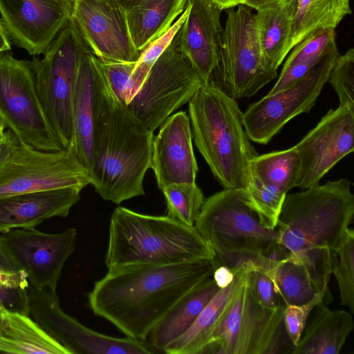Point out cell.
<instances>
[{
  "label": "cell",
  "mask_w": 354,
  "mask_h": 354,
  "mask_svg": "<svg viewBox=\"0 0 354 354\" xmlns=\"http://www.w3.org/2000/svg\"><path fill=\"white\" fill-rule=\"evenodd\" d=\"M160 127L152 140L150 166L159 189L174 183H194L198 165L189 115L183 111L177 112Z\"/></svg>",
  "instance_id": "19"
},
{
  "label": "cell",
  "mask_w": 354,
  "mask_h": 354,
  "mask_svg": "<svg viewBox=\"0 0 354 354\" xmlns=\"http://www.w3.org/2000/svg\"><path fill=\"white\" fill-rule=\"evenodd\" d=\"M337 93L339 106L354 109V49L339 54L327 80Z\"/></svg>",
  "instance_id": "36"
},
{
  "label": "cell",
  "mask_w": 354,
  "mask_h": 354,
  "mask_svg": "<svg viewBox=\"0 0 354 354\" xmlns=\"http://www.w3.org/2000/svg\"><path fill=\"white\" fill-rule=\"evenodd\" d=\"M240 3L257 11L282 0H239Z\"/></svg>",
  "instance_id": "44"
},
{
  "label": "cell",
  "mask_w": 354,
  "mask_h": 354,
  "mask_svg": "<svg viewBox=\"0 0 354 354\" xmlns=\"http://www.w3.org/2000/svg\"><path fill=\"white\" fill-rule=\"evenodd\" d=\"M188 15L180 28L183 51L204 83L212 79L219 59L223 10L212 0H187Z\"/></svg>",
  "instance_id": "20"
},
{
  "label": "cell",
  "mask_w": 354,
  "mask_h": 354,
  "mask_svg": "<svg viewBox=\"0 0 354 354\" xmlns=\"http://www.w3.org/2000/svg\"><path fill=\"white\" fill-rule=\"evenodd\" d=\"M238 1H239V3H240V1H239V0H238ZM240 4H241V3H240Z\"/></svg>",
  "instance_id": "50"
},
{
  "label": "cell",
  "mask_w": 354,
  "mask_h": 354,
  "mask_svg": "<svg viewBox=\"0 0 354 354\" xmlns=\"http://www.w3.org/2000/svg\"><path fill=\"white\" fill-rule=\"evenodd\" d=\"M219 289L211 277L177 301L147 337L156 352H164L169 344L185 333Z\"/></svg>",
  "instance_id": "25"
},
{
  "label": "cell",
  "mask_w": 354,
  "mask_h": 354,
  "mask_svg": "<svg viewBox=\"0 0 354 354\" xmlns=\"http://www.w3.org/2000/svg\"><path fill=\"white\" fill-rule=\"evenodd\" d=\"M285 1H286L287 2L290 3L296 10V7H297L298 0H285Z\"/></svg>",
  "instance_id": "49"
},
{
  "label": "cell",
  "mask_w": 354,
  "mask_h": 354,
  "mask_svg": "<svg viewBox=\"0 0 354 354\" xmlns=\"http://www.w3.org/2000/svg\"><path fill=\"white\" fill-rule=\"evenodd\" d=\"M214 73L213 82L234 100L252 96L277 76L263 64L255 15L245 5L227 11Z\"/></svg>",
  "instance_id": "10"
},
{
  "label": "cell",
  "mask_w": 354,
  "mask_h": 354,
  "mask_svg": "<svg viewBox=\"0 0 354 354\" xmlns=\"http://www.w3.org/2000/svg\"><path fill=\"white\" fill-rule=\"evenodd\" d=\"M71 19L102 62H135L140 53L129 30L126 10L111 0H73Z\"/></svg>",
  "instance_id": "17"
},
{
  "label": "cell",
  "mask_w": 354,
  "mask_h": 354,
  "mask_svg": "<svg viewBox=\"0 0 354 354\" xmlns=\"http://www.w3.org/2000/svg\"><path fill=\"white\" fill-rule=\"evenodd\" d=\"M328 290V287L324 288L304 304L286 306L283 310V325L293 347L298 344L313 309L324 300Z\"/></svg>",
  "instance_id": "37"
},
{
  "label": "cell",
  "mask_w": 354,
  "mask_h": 354,
  "mask_svg": "<svg viewBox=\"0 0 354 354\" xmlns=\"http://www.w3.org/2000/svg\"><path fill=\"white\" fill-rule=\"evenodd\" d=\"M11 50V41L0 20V55Z\"/></svg>",
  "instance_id": "45"
},
{
  "label": "cell",
  "mask_w": 354,
  "mask_h": 354,
  "mask_svg": "<svg viewBox=\"0 0 354 354\" xmlns=\"http://www.w3.org/2000/svg\"><path fill=\"white\" fill-rule=\"evenodd\" d=\"M118 6H121L124 9L127 10L129 7L137 3L140 0H111Z\"/></svg>",
  "instance_id": "47"
},
{
  "label": "cell",
  "mask_w": 354,
  "mask_h": 354,
  "mask_svg": "<svg viewBox=\"0 0 354 354\" xmlns=\"http://www.w3.org/2000/svg\"><path fill=\"white\" fill-rule=\"evenodd\" d=\"M214 259L213 250L195 226L167 216L143 214L123 207H116L111 216L104 259L108 270Z\"/></svg>",
  "instance_id": "6"
},
{
  "label": "cell",
  "mask_w": 354,
  "mask_h": 354,
  "mask_svg": "<svg viewBox=\"0 0 354 354\" xmlns=\"http://www.w3.org/2000/svg\"><path fill=\"white\" fill-rule=\"evenodd\" d=\"M0 115L20 142L44 151L64 149L39 99L31 61L0 55Z\"/></svg>",
  "instance_id": "11"
},
{
  "label": "cell",
  "mask_w": 354,
  "mask_h": 354,
  "mask_svg": "<svg viewBox=\"0 0 354 354\" xmlns=\"http://www.w3.org/2000/svg\"><path fill=\"white\" fill-rule=\"evenodd\" d=\"M27 288H12L0 285V310L6 308L28 315Z\"/></svg>",
  "instance_id": "40"
},
{
  "label": "cell",
  "mask_w": 354,
  "mask_h": 354,
  "mask_svg": "<svg viewBox=\"0 0 354 354\" xmlns=\"http://www.w3.org/2000/svg\"><path fill=\"white\" fill-rule=\"evenodd\" d=\"M331 273L337 281L342 304L354 312V232L348 228L330 252Z\"/></svg>",
  "instance_id": "34"
},
{
  "label": "cell",
  "mask_w": 354,
  "mask_h": 354,
  "mask_svg": "<svg viewBox=\"0 0 354 354\" xmlns=\"http://www.w3.org/2000/svg\"><path fill=\"white\" fill-rule=\"evenodd\" d=\"M351 13L350 0H298L292 19L290 50L317 31L335 29Z\"/></svg>",
  "instance_id": "30"
},
{
  "label": "cell",
  "mask_w": 354,
  "mask_h": 354,
  "mask_svg": "<svg viewBox=\"0 0 354 354\" xmlns=\"http://www.w3.org/2000/svg\"><path fill=\"white\" fill-rule=\"evenodd\" d=\"M223 10L230 9L236 6L239 4L238 0H212Z\"/></svg>",
  "instance_id": "46"
},
{
  "label": "cell",
  "mask_w": 354,
  "mask_h": 354,
  "mask_svg": "<svg viewBox=\"0 0 354 354\" xmlns=\"http://www.w3.org/2000/svg\"><path fill=\"white\" fill-rule=\"evenodd\" d=\"M96 79V56L88 48L83 53L79 62L73 90L72 114L73 149L89 176L94 158Z\"/></svg>",
  "instance_id": "22"
},
{
  "label": "cell",
  "mask_w": 354,
  "mask_h": 354,
  "mask_svg": "<svg viewBox=\"0 0 354 354\" xmlns=\"http://www.w3.org/2000/svg\"><path fill=\"white\" fill-rule=\"evenodd\" d=\"M245 189L249 203L262 225L268 229H275L287 194L252 174H250Z\"/></svg>",
  "instance_id": "35"
},
{
  "label": "cell",
  "mask_w": 354,
  "mask_h": 354,
  "mask_svg": "<svg viewBox=\"0 0 354 354\" xmlns=\"http://www.w3.org/2000/svg\"><path fill=\"white\" fill-rule=\"evenodd\" d=\"M188 102L192 138L216 180L224 189L246 188L250 161L258 154L238 103L212 79Z\"/></svg>",
  "instance_id": "4"
},
{
  "label": "cell",
  "mask_w": 354,
  "mask_h": 354,
  "mask_svg": "<svg viewBox=\"0 0 354 354\" xmlns=\"http://www.w3.org/2000/svg\"><path fill=\"white\" fill-rule=\"evenodd\" d=\"M136 62H102L99 59L100 69L111 91L124 106L127 103L128 85Z\"/></svg>",
  "instance_id": "39"
},
{
  "label": "cell",
  "mask_w": 354,
  "mask_h": 354,
  "mask_svg": "<svg viewBox=\"0 0 354 354\" xmlns=\"http://www.w3.org/2000/svg\"><path fill=\"white\" fill-rule=\"evenodd\" d=\"M165 196L167 216L189 226H194L205 198L194 183H174L161 190Z\"/></svg>",
  "instance_id": "33"
},
{
  "label": "cell",
  "mask_w": 354,
  "mask_h": 354,
  "mask_svg": "<svg viewBox=\"0 0 354 354\" xmlns=\"http://www.w3.org/2000/svg\"><path fill=\"white\" fill-rule=\"evenodd\" d=\"M339 54L338 50H335L292 86L266 95L252 104L243 113V127L250 141L267 144L291 119L308 113L327 82Z\"/></svg>",
  "instance_id": "15"
},
{
  "label": "cell",
  "mask_w": 354,
  "mask_h": 354,
  "mask_svg": "<svg viewBox=\"0 0 354 354\" xmlns=\"http://www.w3.org/2000/svg\"><path fill=\"white\" fill-rule=\"evenodd\" d=\"M203 83L183 51L179 29L124 108L137 124L153 133Z\"/></svg>",
  "instance_id": "8"
},
{
  "label": "cell",
  "mask_w": 354,
  "mask_h": 354,
  "mask_svg": "<svg viewBox=\"0 0 354 354\" xmlns=\"http://www.w3.org/2000/svg\"><path fill=\"white\" fill-rule=\"evenodd\" d=\"M265 271L286 306L304 304L318 292L306 269L290 256L274 263Z\"/></svg>",
  "instance_id": "32"
},
{
  "label": "cell",
  "mask_w": 354,
  "mask_h": 354,
  "mask_svg": "<svg viewBox=\"0 0 354 354\" xmlns=\"http://www.w3.org/2000/svg\"><path fill=\"white\" fill-rule=\"evenodd\" d=\"M91 184L73 147L44 151L19 141L0 165V199L26 193Z\"/></svg>",
  "instance_id": "12"
},
{
  "label": "cell",
  "mask_w": 354,
  "mask_h": 354,
  "mask_svg": "<svg viewBox=\"0 0 354 354\" xmlns=\"http://www.w3.org/2000/svg\"><path fill=\"white\" fill-rule=\"evenodd\" d=\"M249 279L255 297L261 305L269 309L286 307L273 281L263 268L252 264Z\"/></svg>",
  "instance_id": "38"
},
{
  "label": "cell",
  "mask_w": 354,
  "mask_h": 354,
  "mask_svg": "<svg viewBox=\"0 0 354 354\" xmlns=\"http://www.w3.org/2000/svg\"><path fill=\"white\" fill-rule=\"evenodd\" d=\"M18 142L11 130H6L4 138L0 141V165L7 158Z\"/></svg>",
  "instance_id": "43"
},
{
  "label": "cell",
  "mask_w": 354,
  "mask_h": 354,
  "mask_svg": "<svg viewBox=\"0 0 354 354\" xmlns=\"http://www.w3.org/2000/svg\"><path fill=\"white\" fill-rule=\"evenodd\" d=\"M0 285L12 288L26 289L29 286V283L23 272L0 270Z\"/></svg>",
  "instance_id": "41"
},
{
  "label": "cell",
  "mask_w": 354,
  "mask_h": 354,
  "mask_svg": "<svg viewBox=\"0 0 354 354\" xmlns=\"http://www.w3.org/2000/svg\"><path fill=\"white\" fill-rule=\"evenodd\" d=\"M353 215L354 195L346 178L286 195L276 227L279 242L306 269L317 292L328 286L330 252Z\"/></svg>",
  "instance_id": "2"
},
{
  "label": "cell",
  "mask_w": 354,
  "mask_h": 354,
  "mask_svg": "<svg viewBox=\"0 0 354 354\" xmlns=\"http://www.w3.org/2000/svg\"><path fill=\"white\" fill-rule=\"evenodd\" d=\"M194 226L218 264L232 270L250 263L266 269L288 256L277 228L262 225L245 188L224 189L205 199Z\"/></svg>",
  "instance_id": "5"
},
{
  "label": "cell",
  "mask_w": 354,
  "mask_h": 354,
  "mask_svg": "<svg viewBox=\"0 0 354 354\" xmlns=\"http://www.w3.org/2000/svg\"><path fill=\"white\" fill-rule=\"evenodd\" d=\"M246 265L235 270L232 282L216 294L199 314L189 329L164 350L167 354H203L212 343L221 322L232 304Z\"/></svg>",
  "instance_id": "23"
},
{
  "label": "cell",
  "mask_w": 354,
  "mask_h": 354,
  "mask_svg": "<svg viewBox=\"0 0 354 354\" xmlns=\"http://www.w3.org/2000/svg\"><path fill=\"white\" fill-rule=\"evenodd\" d=\"M81 189L67 187L14 195L0 199V233L35 227L56 216L66 217L80 199Z\"/></svg>",
  "instance_id": "21"
},
{
  "label": "cell",
  "mask_w": 354,
  "mask_h": 354,
  "mask_svg": "<svg viewBox=\"0 0 354 354\" xmlns=\"http://www.w3.org/2000/svg\"><path fill=\"white\" fill-rule=\"evenodd\" d=\"M27 314L71 354H151L156 351L146 341L113 337L93 330L64 313L56 290L27 289Z\"/></svg>",
  "instance_id": "13"
},
{
  "label": "cell",
  "mask_w": 354,
  "mask_h": 354,
  "mask_svg": "<svg viewBox=\"0 0 354 354\" xmlns=\"http://www.w3.org/2000/svg\"><path fill=\"white\" fill-rule=\"evenodd\" d=\"M0 353L71 354L29 315L6 308L0 315Z\"/></svg>",
  "instance_id": "27"
},
{
  "label": "cell",
  "mask_w": 354,
  "mask_h": 354,
  "mask_svg": "<svg viewBox=\"0 0 354 354\" xmlns=\"http://www.w3.org/2000/svg\"><path fill=\"white\" fill-rule=\"evenodd\" d=\"M214 259L109 269L88 295L93 312L127 337L146 341L153 326L184 295L212 277Z\"/></svg>",
  "instance_id": "1"
},
{
  "label": "cell",
  "mask_w": 354,
  "mask_h": 354,
  "mask_svg": "<svg viewBox=\"0 0 354 354\" xmlns=\"http://www.w3.org/2000/svg\"><path fill=\"white\" fill-rule=\"evenodd\" d=\"M90 48L71 18L44 57L31 60L39 99L47 119L65 149L73 147L72 104L80 59Z\"/></svg>",
  "instance_id": "7"
},
{
  "label": "cell",
  "mask_w": 354,
  "mask_h": 354,
  "mask_svg": "<svg viewBox=\"0 0 354 354\" xmlns=\"http://www.w3.org/2000/svg\"><path fill=\"white\" fill-rule=\"evenodd\" d=\"M77 231L71 227L46 233L35 227L0 233L1 248L15 269L23 272L29 286L56 290L64 266L75 249Z\"/></svg>",
  "instance_id": "14"
},
{
  "label": "cell",
  "mask_w": 354,
  "mask_h": 354,
  "mask_svg": "<svg viewBox=\"0 0 354 354\" xmlns=\"http://www.w3.org/2000/svg\"><path fill=\"white\" fill-rule=\"evenodd\" d=\"M235 270L225 266L218 265L213 272L212 278L219 288H223L232 282Z\"/></svg>",
  "instance_id": "42"
},
{
  "label": "cell",
  "mask_w": 354,
  "mask_h": 354,
  "mask_svg": "<svg viewBox=\"0 0 354 354\" xmlns=\"http://www.w3.org/2000/svg\"><path fill=\"white\" fill-rule=\"evenodd\" d=\"M294 7L285 0L257 11L256 25L264 67L277 74L290 53Z\"/></svg>",
  "instance_id": "26"
},
{
  "label": "cell",
  "mask_w": 354,
  "mask_h": 354,
  "mask_svg": "<svg viewBox=\"0 0 354 354\" xmlns=\"http://www.w3.org/2000/svg\"><path fill=\"white\" fill-rule=\"evenodd\" d=\"M96 64L91 184L103 199L120 204L145 194L143 180L151 166L153 133L132 120L111 91L97 57Z\"/></svg>",
  "instance_id": "3"
},
{
  "label": "cell",
  "mask_w": 354,
  "mask_h": 354,
  "mask_svg": "<svg viewBox=\"0 0 354 354\" xmlns=\"http://www.w3.org/2000/svg\"><path fill=\"white\" fill-rule=\"evenodd\" d=\"M1 310H0V315H1Z\"/></svg>",
  "instance_id": "51"
},
{
  "label": "cell",
  "mask_w": 354,
  "mask_h": 354,
  "mask_svg": "<svg viewBox=\"0 0 354 354\" xmlns=\"http://www.w3.org/2000/svg\"><path fill=\"white\" fill-rule=\"evenodd\" d=\"M248 263L232 305L212 343L203 353L273 354L281 353L285 307L269 309L259 304L249 279Z\"/></svg>",
  "instance_id": "9"
},
{
  "label": "cell",
  "mask_w": 354,
  "mask_h": 354,
  "mask_svg": "<svg viewBox=\"0 0 354 354\" xmlns=\"http://www.w3.org/2000/svg\"><path fill=\"white\" fill-rule=\"evenodd\" d=\"M187 0H140L126 10L132 41L140 53L164 34L185 8Z\"/></svg>",
  "instance_id": "28"
},
{
  "label": "cell",
  "mask_w": 354,
  "mask_h": 354,
  "mask_svg": "<svg viewBox=\"0 0 354 354\" xmlns=\"http://www.w3.org/2000/svg\"><path fill=\"white\" fill-rule=\"evenodd\" d=\"M73 0H0L10 41L30 55L43 54L71 18Z\"/></svg>",
  "instance_id": "18"
},
{
  "label": "cell",
  "mask_w": 354,
  "mask_h": 354,
  "mask_svg": "<svg viewBox=\"0 0 354 354\" xmlns=\"http://www.w3.org/2000/svg\"><path fill=\"white\" fill-rule=\"evenodd\" d=\"M337 49L335 29L319 30L308 36L291 49L276 83L267 95L292 86L326 55Z\"/></svg>",
  "instance_id": "29"
},
{
  "label": "cell",
  "mask_w": 354,
  "mask_h": 354,
  "mask_svg": "<svg viewBox=\"0 0 354 354\" xmlns=\"http://www.w3.org/2000/svg\"><path fill=\"white\" fill-rule=\"evenodd\" d=\"M300 167L295 187L317 186L325 174L354 150V109H330L296 145Z\"/></svg>",
  "instance_id": "16"
},
{
  "label": "cell",
  "mask_w": 354,
  "mask_h": 354,
  "mask_svg": "<svg viewBox=\"0 0 354 354\" xmlns=\"http://www.w3.org/2000/svg\"><path fill=\"white\" fill-rule=\"evenodd\" d=\"M299 167V158L294 146L282 151L257 155L250 161V174L288 194L295 187Z\"/></svg>",
  "instance_id": "31"
},
{
  "label": "cell",
  "mask_w": 354,
  "mask_h": 354,
  "mask_svg": "<svg viewBox=\"0 0 354 354\" xmlns=\"http://www.w3.org/2000/svg\"><path fill=\"white\" fill-rule=\"evenodd\" d=\"M6 124L0 115V141L4 138L5 132H6Z\"/></svg>",
  "instance_id": "48"
},
{
  "label": "cell",
  "mask_w": 354,
  "mask_h": 354,
  "mask_svg": "<svg viewBox=\"0 0 354 354\" xmlns=\"http://www.w3.org/2000/svg\"><path fill=\"white\" fill-rule=\"evenodd\" d=\"M312 312L291 353L338 354L353 329L352 315L344 310H330L323 301Z\"/></svg>",
  "instance_id": "24"
}]
</instances>
